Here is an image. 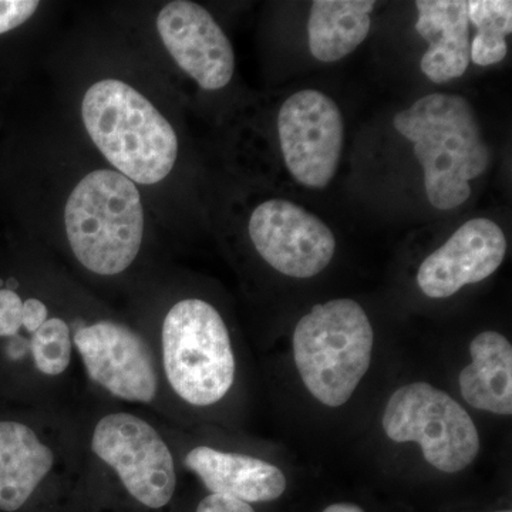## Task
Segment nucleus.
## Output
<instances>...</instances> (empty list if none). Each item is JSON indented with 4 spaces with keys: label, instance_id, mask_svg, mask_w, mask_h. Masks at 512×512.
Returning <instances> with one entry per match:
<instances>
[{
    "label": "nucleus",
    "instance_id": "ddd939ff",
    "mask_svg": "<svg viewBox=\"0 0 512 512\" xmlns=\"http://www.w3.org/2000/svg\"><path fill=\"white\" fill-rule=\"evenodd\" d=\"M185 466L210 494L227 495L249 504H268L284 497L288 478L281 468L261 458L225 453L215 448H192Z\"/></svg>",
    "mask_w": 512,
    "mask_h": 512
},
{
    "label": "nucleus",
    "instance_id": "423d86ee",
    "mask_svg": "<svg viewBox=\"0 0 512 512\" xmlns=\"http://www.w3.org/2000/svg\"><path fill=\"white\" fill-rule=\"evenodd\" d=\"M383 429L394 443H417L439 471L466 470L480 453V434L470 414L453 397L429 383L406 384L392 394Z\"/></svg>",
    "mask_w": 512,
    "mask_h": 512
},
{
    "label": "nucleus",
    "instance_id": "1a4fd4ad",
    "mask_svg": "<svg viewBox=\"0 0 512 512\" xmlns=\"http://www.w3.org/2000/svg\"><path fill=\"white\" fill-rule=\"evenodd\" d=\"M249 237L272 268L296 279L325 271L336 251L335 235L328 225L285 200L266 201L252 212Z\"/></svg>",
    "mask_w": 512,
    "mask_h": 512
},
{
    "label": "nucleus",
    "instance_id": "5701e85b",
    "mask_svg": "<svg viewBox=\"0 0 512 512\" xmlns=\"http://www.w3.org/2000/svg\"><path fill=\"white\" fill-rule=\"evenodd\" d=\"M47 315H49V311H47L45 303L39 299H28L23 302L22 326L28 332L35 333L46 322Z\"/></svg>",
    "mask_w": 512,
    "mask_h": 512
},
{
    "label": "nucleus",
    "instance_id": "7ed1b4c3",
    "mask_svg": "<svg viewBox=\"0 0 512 512\" xmlns=\"http://www.w3.org/2000/svg\"><path fill=\"white\" fill-rule=\"evenodd\" d=\"M67 239L80 264L97 275L126 271L140 252L144 211L133 181L97 170L76 185L64 210Z\"/></svg>",
    "mask_w": 512,
    "mask_h": 512
},
{
    "label": "nucleus",
    "instance_id": "20e7f679",
    "mask_svg": "<svg viewBox=\"0 0 512 512\" xmlns=\"http://www.w3.org/2000/svg\"><path fill=\"white\" fill-rule=\"evenodd\" d=\"M373 328L352 299L319 303L293 332L296 369L309 393L328 407L348 403L372 362Z\"/></svg>",
    "mask_w": 512,
    "mask_h": 512
},
{
    "label": "nucleus",
    "instance_id": "412c9836",
    "mask_svg": "<svg viewBox=\"0 0 512 512\" xmlns=\"http://www.w3.org/2000/svg\"><path fill=\"white\" fill-rule=\"evenodd\" d=\"M39 8L36 0H0V35L23 25Z\"/></svg>",
    "mask_w": 512,
    "mask_h": 512
},
{
    "label": "nucleus",
    "instance_id": "f257e3e1",
    "mask_svg": "<svg viewBox=\"0 0 512 512\" xmlns=\"http://www.w3.org/2000/svg\"><path fill=\"white\" fill-rule=\"evenodd\" d=\"M393 124L414 143L430 204L443 211L463 205L471 195L470 181L490 164L471 104L456 94H430L399 111Z\"/></svg>",
    "mask_w": 512,
    "mask_h": 512
},
{
    "label": "nucleus",
    "instance_id": "9b49d317",
    "mask_svg": "<svg viewBox=\"0 0 512 512\" xmlns=\"http://www.w3.org/2000/svg\"><path fill=\"white\" fill-rule=\"evenodd\" d=\"M157 29L175 63L202 89L220 90L231 82L234 50L207 9L187 0L168 3L158 13Z\"/></svg>",
    "mask_w": 512,
    "mask_h": 512
},
{
    "label": "nucleus",
    "instance_id": "393cba45",
    "mask_svg": "<svg viewBox=\"0 0 512 512\" xmlns=\"http://www.w3.org/2000/svg\"><path fill=\"white\" fill-rule=\"evenodd\" d=\"M491 512H512L511 508H497V510Z\"/></svg>",
    "mask_w": 512,
    "mask_h": 512
},
{
    "label": "nucleus",
    "instance_id": "39448f33",
    "mask_svg": "<svg viewBox=\"0 0 512 512\" xmlns=\"http://www.w3.org/2000/svg\"><path fill=\"white\" fill-rule=\"evenodd\" d=\"M165 376L175 393L192 406L224 399L235 379V357L227 325L201 299L175 303L163 323Z\"/></svg>",
    "mask_w": 512,
    "mask_h": 512
},
{
    "label": "nucleus",
    "instance_id": "6e6552de",
    "mask_svg": "<svg viewBox=\"0 0 512 512\" xmlns=\"http://www.w3.org/2000/svg\"><path fill=\"white\" fill-rule=\"evenodd\" d=\"M278 133L292 177L305 187H328L345 141L338 104L318 90L292 94L279 110Z\"/></svg>",
    "mask_w": 512,
    "mask_h": 512
},
{
    "label": "nucleus",
    "instance_id": "2eb2a0df",
    "mask_svg": "<svg viewBox=\"0 0 512 512\" xmlns=\"http://www.w3.org/2000/svg\"><path fill=\"white\" fill-rule=\"evenodd\" d=\"M55 464L52 448L18 421H0V511L25 507Z\"/></svg>",
    "mask_w": 512,
    "mask_h": 512
},
{
    "label": "nucleus",
    "instance_id": "a211bd4d",
    "mask_svg": "<svg viewBox=\"0 0 512 512\" xmlns=\"http://www.w3.org/2000/svg\"><path fill=\"white\" fill-rule=\"evenodd\" d=\"M468 3V18L477 28L471 43L470 60L477 66L500 63L507 56V36L512 32L510 0H473Z\"/></svg>",
    "mask_w": 512,
    "mask_h": 512
},
{
    "label": "nucleus",
    "instance_id": "b1692460",
    "mask_svg": "<svg viewBox=\"0 0 512 512\" xmlns=\"http://www.w3.org/2000/svg\"><path fill=\"white\" fill-rule=\"evenodd\" d=\"M320 512H369L362 505L353 503V501H336L330 503L320 510Z\"/></svg>",
    "mask_w": 512,
    "mask_h": 512
},
{
    "label": "nucleus",
    "instance_id": "f8f14e48",
    "mask_svg": "<svg viewBox=\"0 0 512 512\" xmlns=\"http://www.w3.org/2000/svg\"><path fill=\"white\" fill-rule=\"evenodd\" d=\"M507 254V239L497 222L470 220L443 247L427 256L417 272L421 292L433 299L450 298L466 285L494 274Z\"/></svg>",
    "mask_w": 512,
    "mask_h": 512
},
{
    "label": "nucleus",
    "instance_id": "aec40b11",
    "mask_svg": "<svg viewBox=\"0 0 512 512\" xmlns=\"http://www.w3.org/2000/svg\"><path fill=\"white\" fill-rule=\"evenodd\" d=\"M23 301L12 289H0V338L15 336L22 328Z\"/></svg>",
    "mask_w": 512,
    "mask_h": 512
},
{
    "label": "nucleus",
    "instance_id": "6ab92c4d",
    "mask_svg": "<svg viewBox=\"0 0 512 512\" xmlns=\"http://www.w3.org/2000/svg\"><path fill=\"white\" fill-rule=\"evenodd\" d=\"M33 362L39 372L47 376L62 375L72 359V336L70 328L63 319H47L33 333L32 342Z\"/></svg>",
    "mask_w": 512,
    "mask_h": 512
},
{
    "label": "nucleus",
    "instance_id": "9d476101",
    "mask_svg": "<svg viewBox=\"0 0 512 512\" xmlns=\"http://www.w3.org/2000/svg\"><path fill=\"white\" fill-rule=\"evenodd\" d=\"M74 345L94 383L127 402L156 399L158 376L146 342L121 323L101 320L74 335Z\"/></svg>",
    "mask_w": 512,
    "mask_h": 512
},
{
    "label": "nucleus",
    "instance_id": "dca6fc26",
    "mask_svg": "<svg viewBox=\"0 0 512 512\" xmlns=\"http://www.w3.org/2000/svg\"><path fill=\"white\" fill-rule=\"evenodd\" d=\"M473 362L460 373L461 396L474 409L511 416L512 346L501 333H480L470 346Z\"/></svg>",
    "mask_w": 512,
    "mask_h": 512
},
{
    "label": "nucleus",
    "instance_id": "4468645a",
    "mask_svg": "<svg viewBox=\"0 0 512 512\" xmlns=\"http://www.w3.org/2000/svg\"><path fill=\"white\" fill-rule=\"evenodd\" d=\"M416 30L429 43L421 72L433 83H446L466 73L470 64V18L464 0H419Z\"/></svg>",
    "mask_w": 512,
    "mask_h": 512
},
{
    "label": "nucleus",
    "instance_id": "4be33fe9",
    "mask_svg": "<svg viewBox=\"0 0 512 512\" xmlns=\"http://www.w3.org/2000/svg\"><path fill=\"white\" fill-rule=\"evenodd\" d=\"M195 512H256L252 504L227 497V495L208 494L202 498Z\"/></svg>",
    "mask_w": 512,
    "mask_h": 512
},
{
    "label": "nucleus",
    "instance_id": "f03ea898",
    "mask_svg": "<svg viewBox=\"0 0 512 512\" xmlns=\"http://www.w3.org/2000/svg\"><path fill=\"white\" fill-rule=\"evenodd\" d=\"M82 117L101 154L128 180L157 184L173 170L178 156L173 126L128 84L114 79L93 84L84 94Z\"/></svg>",
    "mask_w": 512,
    "mask_h": 512
},
{
    "label": "nucleus",
    "instance_id": "f3484780",
    "mask_svg": "<svg viewBox=\"0 0 512 512\" xmlns=\"http://www.w3.org/2000/svg\"><path fill=\"white\" fill-rule=\"evenodd\" d=\"M370 0H316L308 22L309 49L319 62L333 63L355 52L372 26Z\"/></svg>",
    "mask_w": 512,
    "mask_h": 512
},
{
    "label": "nucleus",
    "instance_id": "0eeeda50",
    "mask_svg": "<svg viewBox=\"0 0 512 512\" xmlns=\"http://www.w3.org/2000/svg\"><path fill=\"white\" fill-rule=\"evenodd\" d=\"M92 448L138 503L150 510L171 503L177 487L173 454L146 420L130 413L104 416L94 429Z\"/></svg>",
    "mask_w": 512,
    "mask_h": 512
}]
</instances>
